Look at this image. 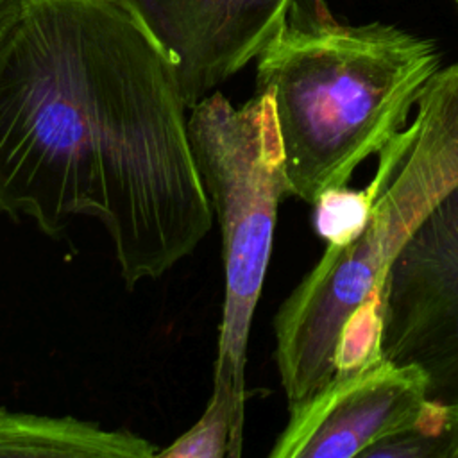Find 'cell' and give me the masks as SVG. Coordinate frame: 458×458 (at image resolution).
<instances>
[{"label":"cell","mask_w":458,"mask_h":458,"mask_svg":"<svg viewBox=\"0 0 458 458\" xmlns=\"http://www.w3.org/2000/svg\"><path fill=\"white\" fill-rule=\"evenodd\" d=\"M186 104L120 0H18L0 39V211L48 236L106 227L129 290L213 227Z\"/></svg>","instance_id":"1"},{"label":"cell","mask_w":458,"mask_h":458,"mask_svg":"<svg viewBox=\"0 0 458 458\" xmlns=\"http://www.w3.org/2000/svg\"><path fill=\"white\" fill-rule=\"evenodd\" d=\"M438 70L428 38L383 21L344 23L324 0H293L256 66V89L274 97L290 197L313 206L347 186L406 129Z\"/></svg>","instance_id":"2"},{"label":"cell","mask_w":458,"mask_h":458,"mask_svg":"<svg viewBox=\"0 0 458 458\" xmlns=\"http://www.w3.org/2000/svg\"><path fill=\"white\" fill-rule=\"evenodd\" d=\"M415 106L411 147L360 234L345 245L327 243L276 313L274 358L288 408L306 403L335 377L344 324L361 302L379 297L395 254L458 186V63L440 68Z\"/></svg>","instance_id":"3"},{"label":"cell","mask_w":458,"mask_h":458,"mask_svg":"<svg viewBox=\"0 0 458 458\" xmlns=\"http://www.w3.org/2000/svg\"><path fill=\"white\" fill-rule=\"evenodd\" d=\"M188 138L222 234L225 290L213 379L231 381L247 401L250 324L272 254L277 208L290 197L272 93L256 89L240 107L220 91L209 93L190 109Z\"/></svg>","instance_id":"4"},{"label":"cell","mask_w":458,"mask_h":458,"mask_svg":"<svg viewBox=\"0 0 458 458\" xmlns=\"http://www.w3.org/2000/svg\"><path fill=\"white\" fill-rule=\"evenodd\" d=\"M379 315L383 356L419 367L429 401L458 403V186L388 265Z\"/></svg>","instance_id":"5"},{"label":"cell","mask_w":458,"mask_h":458,"mask_svg":"<svg viewBox=\"0 0 458 458\" xmlns=\"http://www.w3.org/2000/svg\"><path fill=\"white\" fill-rule=\"evenodd\" d=\"M172 64L188 109L279 32L293 0H120Z\"/></svg>","instance_id":"6"},{"label":"cell","mask_w":458,"mask_h":458,"mask_svg":"<svg viewBox=\"0 0 458 458\" xmlns=\"http://www.w3.org/2000/svg\"><path fill=\"white\" fill-rule=\"evenodd\" d=\"M428 381L415 365L385 356L335 376L320 392L290 410L270 458H360L383 437L417 417Z\"/></svg>","instance_id":"7"},{"label":"cell","mask_w":458,"mask_h":458,"mask_svg":"<svg viewBox=\"0 0 458 458\" xmlns=\"http://www.w3.org/2000/svg\"><path fill=\"white\" fill-rule=\"evenodd\" d=\"M156 453L147 438L125 429L0 408V458H152Z\"/></svg>","instance_id":"8"},{"label":"cell","mask_w":458,"mask_h":458,"mask_svg":"<svg viewBox=\"0 0 458 458\" xmlns=\"http://www.w3.org/2000/svg\"><path fill=\"white\" fill-rule=\"evenodd\" d=\"M245 401L227 379H213L200 419L156 458H238L243 442Z\"/></svg>","instance_id":"9"},{"label":"cell","mask_w":458,"mask_h":458,"mask_svg":"<svg viewBox=\"0 0 458 458\" xmlns=\"http://www.w3.org/2000/svg\"><path fill=\"white\" fill-rule=\"evenodd\" d=\"M360 458H458V403L428 399L413 420L374 442Z\"/></svg>","instance_id":"10"},{"label":"cell","mask_w":458,"mask_h":458,"mask_svg":"<svg viewBox=\"0 0 458 458\" xmlns=\"http://www.w3.org/2000/svg\"><path fill=\"white\" fill-rule=\"evenodd\" d=\"M379 163L381 165L367 188H331L326 190L313 204L315 229L329 245H345L352 242L363 229L374 200L395 174V168L388 161Z\"/></svg>","instance_id":"11"},{"label":"cell","mask_w":458,"mask_h":458,"mask_svg":"<svg viewBox=\"0 0 458 458\" xmlns=\"http://www.w3.org/2000/svg\"><path fill=\"white\" fill-rule=\"evenodd\" d=\"M18 9V0H0V39L11 25Z\"/></svg>","instance_id":"12"},{"label":"cell","mask_w":458,"mask_h":458,"mask_svg":"<svg viewBox=\"0 0 458 458\" xmlns=\"http://www.w3.org/2000/svg\"><path fill=\"white\" fill-rule=\"evenodd\" d=\"M453 2H454V5H456V7H458V0H453Z\"/></svg>","instance_id":"13"}]
</instances>
